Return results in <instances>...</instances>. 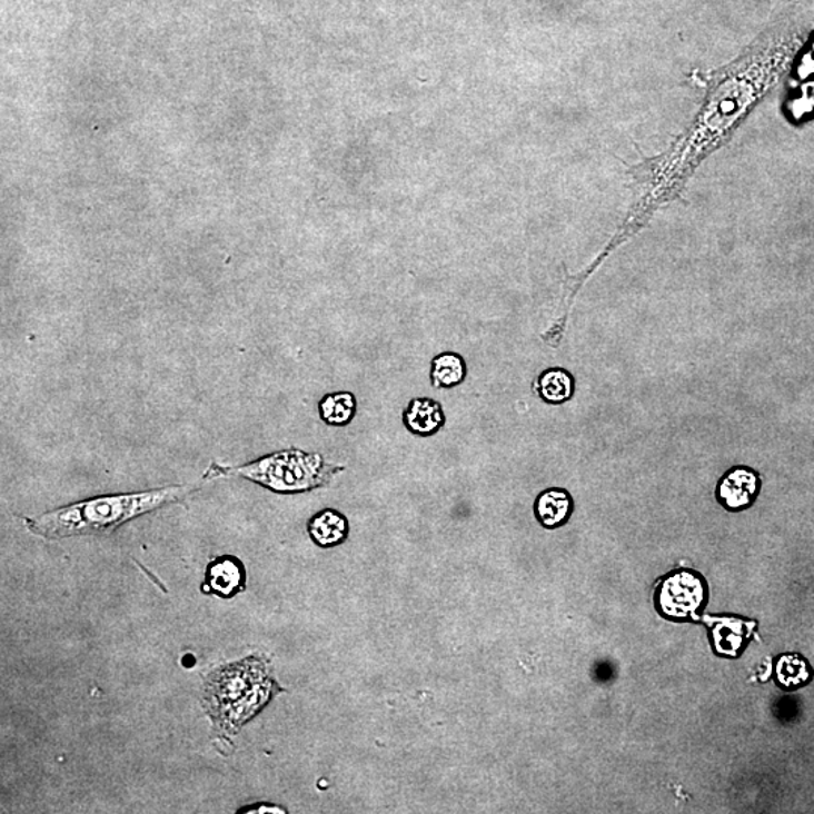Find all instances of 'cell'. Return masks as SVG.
<instances>
[{
  "label": "cell",
  "mask_w": 814,
  "mask_h": 814,
  "mask_svg": "<svg viewBox=\"0 0 814 814\" xmlns=\"http://www.w3.org/2000/svg\"><path fill=\"white\" fill-rule=\"evenodd\" d=\"M201 489L199 483L159 487L133 494L101 495L68 504L41 515L24 517L29 533L48 540L82 536H106L136 517L185 502Z\"/></svg>",
  "instance_id": "6da1fadb"
},
{
  "label": "cell",
  "mask_w": 814,
  "mask_h": 814,
  "mask_svg": "<svg viewBox=\"0 0 814 814\" xmlns=\"http://www.w3.org/2000/svg\"><path fill=\"white\" fill-rule=\"evenodd\" d=\"M346 466L326 461L320 453L281 449L239 466L211 464L204 478L240 477L279 495L307 494L329 486Z\"/></svg>",
  "instance_id": "7a4b0ae2"
},
{
  "label": "cell",
  "mask_w": 814,
  "mask_h": 814,
  "mask_svg": "<svg viewBox=\"0 0 814 814\" xmlns=\"http://www.w3.org/2000/svg\"><path fill=\"white\" fill-rule=\"evenodd\" d=\"M274 676V668L266 656L251 655L248 658L222 665L207 674L204 681L202 706L211 723L228 707L266 678Z\"/></svg>",
  "instance_id": "3957f363"
},
{
  "label": "cell",
  "mask_w": 814,
  "mask_h": 814,
  "mask_svg": "<svg viewBox=\"0 0 814 814\" xmlns=\"http://www.w3.org/2000/svg\"><path fill=\"white\" fill-rule=\"evenodd\" d=\"M659 613L673 621L697 618L699 608L705 605L706 585L702 576L693 570H681L668 575L661 583L655 596Z\"/></svg>",
  "instance_id": "277c9868"
},
{
  "label": "cell",
  "mask_w": 814,
  "mask_h": 814,
  "mask_svg": "<svg viewBox=\"0 0 814 814\" xmlns=\"http://www.w3.org/2000/svg\"><path fill=\"white\" fill-rule=\"evenodd\" d=\"M248 588V570L235 555H219L211 558L204 574L201 593L230 600Z\"/></svg>",
  "instance_id": "5b68a950"
},
{
  "label": "cell",
  "mask_w": 814,
  "mask_h": 814,
  "mask_svg": "<svg viewBox=\"0 0 814 814\" xmlns=\"http://www.w3.org/2000/svg\"><path fill=\"white\" fill-rule=\"evenodd\" d=\"M282 691L284 688L278 684L277 678L274 676L266 678V681L258 684L256 688L249 691L244 698L239 699L235 705L222 712V714L214 721L215 726L218 727L220 732L225 733V735H236L245 724H248L249 721L256 718V716L260 714L267 705H269L271 699L277 697L278 694H281Z\"/></svg>",
  "instance_id": "8992f818"
},
{
  "label": "cell",
  "mask_w": 814,
  "mask_h": 814,
  "mask_svg": "<svg viewBox=\"0 0 814 814\" xmlns=\"http://www.w3.org/2000/svg\"><path fill=\"white\" fill-rule=\"evenodd\" d=\"M762 480L750 466H733L716 485V499L727 512H744L753 506L761 494Z\"/></svg>",
  "instance_id": "52a82bcc"
},
{
  "label": "cell",
  "mask_w": 814,
  "mask_h": 814,
  "mask_svg": "<svg viewBox=\"0 0 814 814\" xmlns=\"http://www.w3.org/2000/svg\"><path fill=\"white\" fill-rule=\"evenodd\" d=\"M712 647L723 656H737L748 642L756 623L737 617H707Z\"/></svg>",
  "instance_id": "ba28073f"
},
{
  "label": "cell",
  "mask_w": 814,
  "mask_h": 814,
  "mask_svg": "<svg viewBox=\"0 0 814 814\" xmlns=\"http://www.w3.org/2000/svg\"><path fill=\"white\" fill-rule=\"evenodd\" d=\"M447 417L439 401L428 397L413 398L403 413L406 430L418 438H430L443 430Z\"/></svg>",
  "instance_id": "9c48e42d"
},
{
  "label": "cell",
  "mask_w": 814,
  "mask_h": 814,
  "mask_svg": "<svg viewBox=\"0 0 814 814\" xmlns=\"http://www.w3.org/2000/svg\"><path fill=\"white\" fill-rule=\"evenodd\" d=\"M575 512V502L570 492L562 487L543 490L534 502V516L545 529H558L569 523Z\"/></svg>",
  "instance_id": "30bf717a"
},
{
  "label": "cell",
  "mask_w": 814,
  "mask_h": 814,
  "mask_svg": "<svg viewBox=\"0 0 814 814\" xmlns=\"http://www.w3.org/2000/svg\"><path fill=\"white\" fill-rule=\"evenodd\" d=\"M307 532L314 545L321 549H332L349 538V519L335 508H324L308 520Z\"/></svg>",
  "instance_id": "8fae6325"
},
{
  "label": "cell",
  "mask_w": 814,
  "mask_h": 814,
  "mask_svg": "<svg viewBox=\"0 0 814 814\" xmlns=\"http://www.w3.org/2000/svg\"><path fill=\"white\" fill-rule=\"evenodd\" d=\"M576 381L574 375L566 368H548L542 371L534 380V393L543 403L550 406L564 405L574 398Z\"/></svg>",
  "instance_id": "7c38bea8"
},
{
  "label": "cell",
  "mask_w": 814,
  "mask_h": 814,
  "mask_svg": "<svg viewBox=\"0 0 814 814\" xmlns=\"http://www.w3.org/2000/svg\"><path fill=\"white\" fill-rule=\"evenodd\" d=\"M468 376V364L464 356L456 351H443L431 359L430 381L435 389L460 387Z\"/></svg>",
  "instance_id": "4fadbf2b"
},
{
  "label": "cell",
  "mask_w": 814,
  "mask_h": 814,
  "mask_svg": "<svg viewBox=\"0 0 814 814\" xmlns=\"http://www.w3.org/2000/svg\"><path fill=\"white\" fill-rule=\"evenodd\" d=\"M317 407L321 421L329 427H347L358 414V400L350 391L326 394Z\"/></svg>",
  "instance_id": "5bb4252c"
},
{
  "label": "cell",
  "mask_w": 814,
  "mask_h": 814,
  "mask_svg": "<svg viewBox=\"0 0 814 814\" xmlns=\"http://www.w3.org/2000/svg\"><path fill=\"white\" fill-rule=\"evenodd\" d=\"M777 681L783 688L795 689L812 681L813 672L807 661L800 655H783L777 661Z\"/></svg>",
  "instance_id": "9a60e30c"
},
{
  "label": "cell",
  "mask_w": 814,
  "mask_h": 814,
  "mask_svg": "<svg viewBox=\"0 0 814 814\" xmlns=\"http://www.w3.org/2000/svg\"><path fill=\"white\" fill-rule=\"evenodd\" d=\"M252 813H284L287 814V810L281 805H275L269 803H258L248 805V807L240 808L237 814H252Z\"/></svg>",
  "instance_id": "2e32d148"
}]
</instances>
